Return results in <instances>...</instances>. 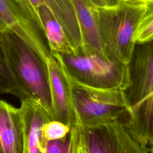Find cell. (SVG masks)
Here are the masks:
<instances>
[{
  "label": "cell",
  "mask_w": 153,
  "mask_h": 153,
  "mask_svg": "<svg viewBox=\"0 0 153 153\" xmlns=\"http://www.w3.org/2000/svg\"><path fill=\"white\" fill-rule=\"evenodd\" d=\"M122 91L130 114L125 126L139 143L147 146L153 134V39L135 44Z\"/></svg>",
  "instance_id": "1"
},
{
  "label": "cell",
  "mask_w": 153,
  "mask_h": 153,
  "mask_svg": "<svg viewBox=\"0 0 153 153\" xmlns=\"http://www.w3.org/2000/svg\"><path fill=\"white\" fill-rule=\"evenodd\" d=\"M0 33L1 50L17 84L29 99L42 105L51 120L52 103L47 63L14 33L10 32Z\"/></svg>",
  "instance_id": "2"
},
{
  "label": "cell",
  "mask_w": 153,
  "mask_h": 153,
  "mask_svg": "<svg viewBox=\"0 0 153 153\" xmlns=\"http://www.w3.org/2000/svg\"><path fill=\"white\" fill-rule=\"evenodd\" d=\"M146 0H122L115 6L96 8L101 42L106 57L127 64L135 43L134 32Z\"/></svg>",
  "instance_id": "3"
},
{
  "label": "cell",
  "mask_w": 153,
  "mask_h": 153,
  "mask_svg": "<svg viewBox=\"0 0 153 153\" xmlns=\"http://www.w3.org/2000/svg\"><path fill=\"white\" fill-rule=\"evenodd\" d=\"M71 82L78 126L116 121L127 124L130 114L121 90L98 89Z\"/></svg>",
  "instance_id": "4"
},
{
  "label": "cell",
  "mask_w": 153,
  "mask_h": 153,
  "mask_svg": "<svg viewBox=\"0 0 153 153\" xmlns=\"http://www.w3.org/2000/svg\"><path fill=\"white\" fill-rule=\"evenodd\" d=\"M71 81L103 90H123L127 81V65L96 54H59Z\"/></svg>",
  "instance_id": "5"
},
{
  "label": "cell",
  "mask_w": 153,
  "mask_h": 153,
  "mask_svg": "<svg viewBox=\"0 0 153 153\" xmlns=\"http://www.w3.org/2000/svg\"><path fill=\"white\" fill-rule=\"evenodd\" d=\"M11 32L47 63L51 54L44 29L29 0H0V33Z\"/></svg>",
  "instance_id": "6"
},
{
  "label": "cell",
  "mask_w": 153,
  "mask_h": 153,
  "mask_svg": "<svg viewBox=\"0 0 153 153\" xmlns=\"http://www.w3.org/2000/svg\"><path fill=\"white\" fill-rule=\"evenodd\" d=\"M120 121L78 126L76 153H149Z\"/></svg>",
  "instance_id": "7"
},
{
  "label": "cell",
  "mask_w": 153,
  "mask_h": 153,
  "mask_svg": "<svg viewBox=\"0 0 153 153\" xmlns=\"http://www.w3.org/2000/svg\"><path fill=\"white\" fill-rule=\"evenodd\" d=\"M51 96V120L60 121L71 128L78 126L74 107L72 82L59 57L51 52L47 62Z\"/></svg>",
  "instance_id": "8"
},
{
  "label": "cell",
  "mask_w": 153,
  "mask_h": 153,
  "mask_svg": "<svg viewBox=\"0 0 153 153\" xmlns=\"http://www.w3.org/2000/svg\"><path fill=\"white\" fill-rule=\"evenodd\" d=\"M0 153H25L23 121L20 109L1 99Z\"/></svg>",
  "instance_id": "9"
},
{
  "label": "cell",
  "mask_w": 153,
  "mask_h": 153,
  "mask_svg": "<svg viewBox=\"0 0 153 153\" xmlns=\"http://www.w3.org/2000/svg\"><path fill=\"white\" fill-rule=\"evenodd\" d=\"M25 140V153H41L42 146V128L51 120L47 110L32 99L21 100Z\"/></svg>",
  "instance_id": "10"
},
{
  "label": "cell",
  "mask_w": 153,
  "mask_h": 153,
  "mask_svg": "<svg viewBox=\"0 0 153 153\" xmlns=\"http://www.w3.org/2000/svg\"><path fill=\"white\" fill-rule=\"evenodd\" d=\"M72 1L82 36V45L80 54H96L108 59L105 53L99 35L96 14V7L90 0Z\"/></svg>",
  "instance_id": "11"
},
{
  "label": "cell",
  "mask_w": 153,
  "mask_h": 153,
  "mask_svg": "<svg viewBox=\"0 0 153 153\" xmlns=\"http://www.w3.org/2000/svg\"><path fill=\"white\" fill-rule=\"evenodd\" d=\"M37 12L41 5L47 6L62 26L75 54H79L82 45V36L79 21L72 0H29Z\"/></svg>",
  "instance_id": "12"
},
{
  "label": "cell",
  "mask_w": 153,
  "mask_h": 153,
  "mask_svg": "<svg viewBox=\"0 0 153 153\" xmlns=\"http://www.w3.org/2000/svg\"><path fill=\"white\" fill-rule=\"evenodd\" d=\"M48 45L51 52L62 55L75 54L65 33L51 10L45 5H41L37 8Z\"/></svg>",
  "instance_id": "13"
},
{
  "label": "cell",
  "mask_w": 153,
  "mask_h": 153,
  "mask_svg": "<svg viewBox=\"0 0 153 153\" xmlns=\"http://www.w3.org/2000/svg\"><path fill=\"white\" fill-rule=\"evenodd\" d=\"M153 39V0H146L143 13L136 25L133 41L142 44Z\"/></svg>",
  "instance_id": "14"
},
{
  "label": "cell",
  "mask_w": 153,
  "mask_h": 153,
  "mask_svg": "<svg viewBox=\"0 0 153 153\" xmlns=\"http://www.w3.org/2000/svg\"><path fill=\"white\" fill-rule=\"evenodd\" d=\"M78 138V126L63 137L48 141L42 153H76Z\"/></svg>",
  "instance_id": "15"
},
{
  "label": "cell",
  "mask_w": 153,
  "mask_h": 153,
  "mask_svg": "<svg viewBox=\"0 0 153 153\" xmlns=\"http://www.w3.org/2000/svg\"><path fill=\"white\" fill-rule=\"evenodd\" d=\"M72 128L69 126L57 120H50L45 124L42 128V146L41 153L44 151L48 141L63 137Z\"/></svg>",
  "instance_id": "16"
},
{
  "label": "cell",
  "mask_w": 153,
  "mask_h": 153,
  "mask_svg": "<svg viewBox=\"0 0 153 153\" xmlns=\"http://www.w3.org/2000/svg\"><path fill=\"white\" fill-rule=\"evenodd\" d=\"M0 75L2 77H3L5 79H6L16 89H17L20 92L21 91V93L25 94V93H23L24 91L20 88V87L17 84L14 77L13 76L12 73L9 69L7 65L2 51L1 50V46H0Z\"/></svg>",
  "instance_id": "17"
},
{
  "label": "cell",
  "mask_w": 153,
  "mask_h": 153,
  "mask_svg": "<svg viewBox=\"0 0 153 153\" xmlns=\"http://www.w3.org/2000/svg\"><path fill=\"white\" fill-rule=\"evenodd\" d=\"M0 94H11L19 98L21 100L25 99V97L20 91L13 87L6 79L0 75Z\"/></svg>",
  "instance_id": "18"
},
{
  "label": "cell",
  "mask_w": 153,
  "mask_h": 153,
  "mask_svg": "<svg viewBox=\"0 0 153 153\" xmlns=\"http://www.w3.org/2000/svg\"><path fill=\"white\" fill-rule=\"evenodd\" d=\"M91 2L97 8L110 7L115 6L122 0H90Z\"/></svg>",
  "instance_id": "19"
},
{
  "label": "cell",
  "mask_w": 153,
  "mask_h": 153,
  "mask_svg": "<svg viewBox=\"0 0 153 153\" xmlns=\"http://www.w3.org/2000/svg\"><path fill=\"white\" fill-rule=\"evenodd\" d=\"M147 146L149 149V152L151 153H153V134L148 141Z\"/></svg>",
  "instance_id": "20"
}]
</instances>
